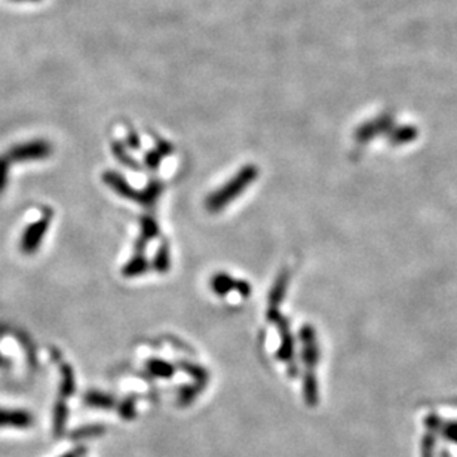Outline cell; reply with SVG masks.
<instances>
[{"label":"cell","instance_id":"obj_1","mask_svg":"<svg viewBox=\"0 0 457 457\" xmlns=\"http://www.w3.org/2000/svg\"><path fill=\"white\" fill-rule=\"evenodd\" d=\"M258 177V168L256 165H245L244 168L234 174L229 182L221 186L218 190L213 192L210 196L206 198V208L208 211L211 213H218L232 202L237 199L238 196L242 195V192L256 182V178Z\"/></svg>","mask_w":457,"mask_h":457},{"label":"cell","instance_id":"obj_2","mask_svg":"<svg viewBox=\"0 0 457 457\" xmlns=\"http://www.w3.org/2000/svg\"><path fill=\"white\" fill-rule=\"evenodd\" d=\"M51 221H52V213L51 211H45L44 215H42L39 220L33 221L32 225H29L25 227V230L23 232V237H21V251L24 254H35L37 249L42 245V241H44L45 234L51 226Z\"/></svg>","mask_w":457,"mask_h":457},{"label":"cell","instance_id":"obj_3","mask_svg":"<svg viewBox=\"0 0 457 457\" xmlns=\"http://www.w3.org/2000/svg\"><path fill=\"white\" fill-rule=\"evenodd\" d=\"M52 154L51 143L45 140H30L25 143L15 144L8 151V159L13 162H33L44 161Z\"/></svg>","mask_w":457,"mask_h":457},{"label":"cell","instance_id":"obj_4","mask_svg":"<svg viewBox=\"0 0 457 457\" xmlns=\"http://www.w3.org/2000/svg\"><path fill=\"white\" fill-rule=\"evenodd\" d=\"M103 182L112 187L119 196L123 198H128V199H134L137 202H140V196H142V192H137L134 187L130 186V183L125 180L122 175H119L118 173L113 171H107L103 175Z\"/></svg>","mask_w":457,"mask_h":457},{"label":"cell","instance_id":"obj_5","mask_svg":"<svg viewBox=\"0 0 457 457\" xmlns=\"http://www.w3.org/2000/svg\"><path fill=\"white\" fill-rule=\"evenodd\" d=\"M33 425V415L25 410L0 408V427H29Z\"/></svg>","mask_w":457,"mask_h":457},{"label":"cell","instance_id":"obj_6","mask_svg":"<svg viewBox=\"0 0 457 457\" xmlns=\"http://www.w3.org/2000/svg\"><path fill=\"white\" fill-rule=\"evenodd\" d=\"M140 223H142V234H140V238H138V241L135 242L137 254L143 253V249L146 248V245L150 239L159 237V226H158L155 218L146 215V217H142Z\"/></svg>","mask_w":457,"mask_h":457},{"label":"cell","instance_id":"obj_7","mask_svg":"<svg viewBox=\"0 0 457 457\" xmlns=\"http://www.w3.org/2000/svg\"><path fill=\"white\" fill-rule=\"evenodd\" d=\"M275 324L280 327L281 337H282V343H281V349L278 352V356L282 359V361H289L291 356H293V340H291L288 325L285 324V320H284V318H281V315L276 318Z\"/></svg>","mask_w":457,"mask_h":457},{"label":"cell","instance_id":"obj_8","mask_svg":"<svg viewBox=\"0 0 457 457\" xmlns=\"http://www.w3.org/2000/svg\"><path fill=\"white\" fill-rule=\"evenodd\" d=\"M237 281H234L230 275L227 273H215L211 278V289L217 296H226L230 291L234 289Z\"/></svg>","mask_w":457,"mask_h":457},{"label":"cell","instance_id":"obj_9","mask_svg":"<svg viewBox=\"0 0 457 457\" xmlns=\"http://www.w3.org/2000/svg\"><path fill=\"white\" fill-rule=\"evenodd\" d=\"M147 270H149V261L142 254H137L123 266L122 273L125 278H135V276H140Z\"/></svg>","mask_w":457,"mask_h":457},{"label":"cell","instance_id":"obj_10","mask_svg":"<svg viewBox=\"0 0 457 457\" xmlns=\"http://www.w3.org/2000/svg\"><path fill=\"white\" fill-rule=\"evenodd\" d=\"M287 282H288V275L282 273L278 281H276L273 289H272V293L269 296V303H270V306L269 309H278L280 306V303L284 299V294H285V288H287Z\"/></svg>","mask_w":457,"mask_h":457},{"label":"cell","instance_id":"obj_11","mask_svg":"<svg viewBox=\"0 0 457 457\" xmlns=\"http://www.w3.org/2000/svg\"><path fill=\"white\" fill-rule=\"evenodd\" d=\"M162 189H163V186L161 183H158V182L150 183L147 186V189L142 192L140 204H143L144 206H151V205H154L158 201V198L161 196Z\"/></svg>","mask_w":457,"mask_h":457},{"label":"cell","instance_id":"obj_12","mask_svg":"<svg viewBox=\"0 0 457 457\" xmlns=\"http://www.w3.org/2000/svg\"><path fill=\"white\" fill-rule=\"evenodd\" d=\"M170 246L163 244L161 248H159V251L156 253V257H155V261H154V268L159 272V273H165V272H168L170 270Z\"/></svg>","mask_w":457,"mask_h":457},{"label":"cell","instance_id":"obj_13","mask_svg":"<svg viewBox=\"0 0 457 457\" xmlns=\"http://www.w3.org/2000/svg\"><path fill=\"white\" fill-rule=\"evenodd\" d=\"M150 373H154L158 377H171L174 374V368L171 364L161 361V359H151L147 364Z\"/></svg>","mask_w":457,"mask_h":457},{"label":"cell","instance_id":"obj_14","mask_svg":"<svg viewBox=\"0 0 457 457\" xmlns=\"http://www.w3.org/2000/svg\"><path fill=\"white\" fill-rule=\"evenodd\" d=\"M112 150H113V154H115V156L118 158V161L119 162H122L123 165H127V166H131V168H134V170H138V168H140V165H138L128 154H127V150H125L123 149V146L120 144V143H113V146H112Z\"/></svg>","mask_w":457,"mask_h":457},{"label":"cell","instance_id":"obj_15","mask_svg":"<svg viewBox=\"0 0 457 457\" xmlns=\"http://www.w3.org/2000/svg\"><path fill=\"white\" fill-rule=\"evenodd\" d=\"M9 159L8 156H0V195L5 192L8 186V175H9Z\"/></svg>","mask_w":457,"mask_h":457},{"label":"cell","instance_id":"obj_16","mask_svg":"<svg viewBox=\"0 0 457 457\" xmlns=\"http://www.w3.org/2000/svg\"><path fill=\"white\" fill-rule=\"evenodd\" d=\"M63 391L64 392H73L75 391V376L73 371L67 365L63 368Z\"/></svg>","mask_w":457,"mask_h":457},{"label":"cell","instance_id":"obj_17","mask_svg":"<svg viewBox=\"0 0 457 457\" xmlns=\"http://www.w3.org/2000/svg\"><path fill=\"white\" fill-rule=\"evenodd\" d=\"M162 161V156L158 150H154V151H149L147 156H146V165L149 166V168L151 170H156L159 163Z\"/></svg>","mask_w":457,"mask_h":457},{"label":"cell","instance_id":"obj_18","mask_svg":"<svg viewBox=\"0 0 457 457\" xmlns=\"http://www.w3.org/2000/svg\"><path fill=\"white\" fill-rule=\"evenodd\" d=\"M88 403L89 404H92V406H96V404H101V403H104L106 406L108 404H112V398H108V396H106V395H101V394H89L88 395Z\"/></svg>","mask_w":457,"mask_h":457},{"label":"cell","instance_id":"obj_19","mask_svg":"<svg viewBox=\"0 0 457 457\" xmlns=\"http://www.w3.org/2000/svg\"><path fill=\"white\" fill-rule=\"evenodd\" d=\"M234 289L238 291V293L244 297H248L249 294H251V287H249V284L246 281H237V285H234Z\"/></svg>","mask_w":457,"mask_h":457},{"label":"cell","instance_id":"obj_20","mask_svg":"<svg viewBox=\"0 0 457 457\" xmlns=\"http://www.w3.org/2000/svg\"><path fill=\"white\" fill-rule=\"evenodd\" d=\"M158 151H159V154H161V156H165V155H170V154H173V146L170 144V143H166V142H162V140H159L158 142Z\"/></svg>","mask_w":457,"mask_h":457},{"label":"cell","instance_id":"obj_21","mask_svg":"<svg viewBox=\"0 0 457 457\" xmlns=\"http://www.w3.org/2000/svg\"><path fill=\"white\" fill-rule=\"evenodd\" d=\"M128 146L135 150L140 149V138H138V135L134 131H130L128 134Z\"/></svg>","mask_w":457,"mask_h":457},{"label":"cell","instance_id":"obj_22","mask_svg":"<svg viewBox=\"0 0 457 457\" xmlns=\"http://www.w3.org/2000/svg\"><path fill=\"white\" fill-rule=\"evenodd\" d=\"M82 453H83V449H77V450H75V451L67 453V454H65V456H63V457H80V456H82Z\"/></svg>","mask_w":457,"mask_h":457},{"label":"cell","instance_id":"obj_23","mask_svg":"<svg viewBox=\"0 0 457 457\" xmlns=\"http://www.w3.org/2000/svg\"><path fill=\"white\" fill-rule=\"evenodd\" d=\"M17 2H24V0H17Z\"/></svg>","mask_w":457,"mask_h":457}]
</instances>
